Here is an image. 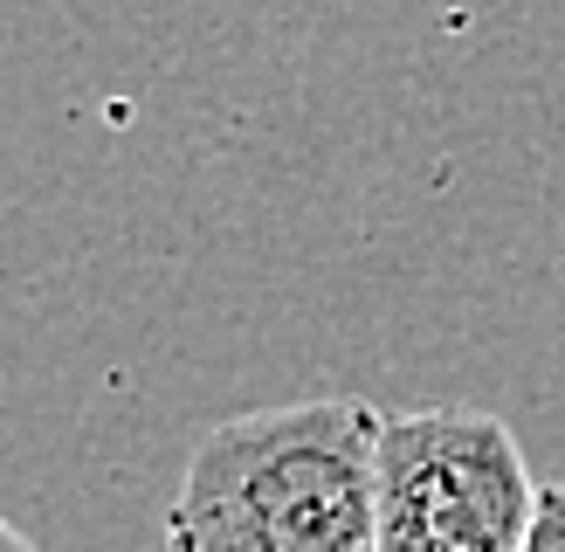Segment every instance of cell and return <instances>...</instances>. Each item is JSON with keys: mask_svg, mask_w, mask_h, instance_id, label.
Here are the masks:
<instances>
[{"mask_svg": "<svg viewBox=\"0 0 565 552\" xmlns=\"http://www.w3.org/2000/svg\"><path fill=\"white\" fill-rule=\"evenodd\" d=\"M380 422L318 394L207 428L166 505V552H380Z\"/></svg>", "mask_w": 565, "mask_h": 552, "instance_id": "cell-1", "label": "cell"}, {"mask_svg": "<svg viewBox=\"0 0 565 552\" xmlns=\"http://www.w3.org/2000/svg\"><path fill=\"white\" fill-rule=\"evenodd\" d=\"M545 484L490 407H407L380 422V552H524Z\"/></svg>", "mask_w": 565, "mask_h": 552, "instance_id": "cell-2", "label": "cell"}, {"mask_svg": "<svg viewBox=\"0 0 565 552\" xmlns=\"http://www.w3.org/2000/svg\"><path fill=\"white\" fill-rule=\"evenodd\" d=\"M524 552H565V484H545L539 497V518H531V539Z\"/></svg>", "mask_w": 565, "mask_h": 552, "instance_id": "cell-3", "label": "cell"}, {"mask_svg": "<svg viewBox=\"0 0 565 552\" xmlns=\"http://www.w3.org/2000/svg\"><path fill=\"white\" fill-rule=\"evenodd\" d=\"M0 552H35V539H28V532H14V524L0 518Z\"/></svg>", "mask_w": 565, "mask_h": 552, "instance_id": "cell-4", "label": "cell"}]
</instances>
